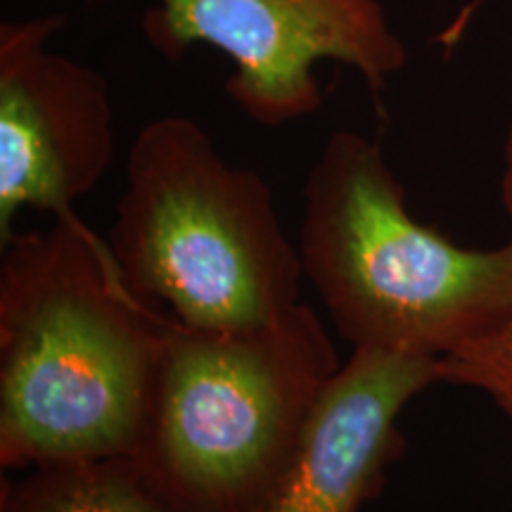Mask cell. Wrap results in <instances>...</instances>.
<instances>
[{
	"mask_svg": "<svg viewBox=\"0 0 512 512\" xmlns=\"http://www.w3.org/2000/svg\"><path fill=\"white\" fill-rule=\"evenodd\" d=\"M171 323L76 214L3 242L0 467L136 451Z\"/></svg>",
	"mask_w": 512,
	"mask_h": 512,
	"instance_id": "1",
	"label": "cell"
},
{
	"mask_svg": "<svg viewBox=\"0 0 512 512\" xmlns=\"http://www.w3.org/2000/svg\"><path fill=\"white\" fill-rule=\"evenodd\" d=\"M439 382L479 389L512 418V318L439 358Z\"/></svg>",
	"mask_w": 512,
	"mask_h": 512,
	"instance_id": "9",
	"label": "cell"
},
{
	"mask_svg": "<svg viewBox=\"0 0 512 512\" xmlns=\"http://www.w3.org/2000/svg\"><path fill=\"white\" fill-rule=\"evenodd\" d=\"M339 368L309 304L238 330L174 318L131 456L185 512H264Z\"/></svg>",
	"mask_w": 512,
	"mask_h": 512,
	"instance_id": "3",
	"label": "cell"
},
{
	"mask_svg": "<svg viewBox=\"0 0 512 512\" xmlns=\"http://www.w3.org/2000/svg\"><path fill=\"white\" fill-rule=\"evenodd\" d=\"M304 278L354 349L444 358L512 318V238L465 249L420 223L377 140L335 131L304 185Z\"/></svg>",
	"mask_w": 512,
	"mask_h": 512,
	"instance_id": "2",
	"label": "cell"
},
{
	"mask_svg": "<svg viewBox=\"0 0 512 512\" xmlns=\"http://www.w3.org/2000/svg\"><path fill=\"white\" fill-rule=\"evenodd\" d=\"M439 382V358L354 349L264 512H363L403 453L401 413Z\"/></svg>",
	"mask_w": 512,
	"mask_h": 512,
	"instance_id": "7",
	"label": "cell"
},
{
	"mask_svg": "<svg viewBox=\"0 0 512 512\" xmlns=\"http://www.w3.org/2000/svg\"><path fill=\"white\" fill-rule=\"evenodd\" d=\"M64 15L0 24V242L22 209L74 216L114 162L110 83L50 48Z\"/></svg>",
	"mask_w": 512,
	"mask_h": 512,
	"instance_id": "6",
	"label": "cell"
},
{
	"mask_svg": "<svg viewBox=\"0 0 512 512\" xmlns=\"http://www.w3.org/2000/svg\"><path fill=\"white\" fill-rule=\"evenodd\" d=\"M501 200L503 207L512 216V126L503 147V176H501Z\"/></svg>",
	"mask_w": 512,
	"mask_h": 512,
	"instance_id": "10",
	"label": "cell"
},
{
	"mask_svg": "<svg viewBox=\"0 0 512 512\" xmlns=\"http://www.w3.org/2000/svg\"><path fill=\"white\" fill-rule=\"evenodd\" d=\"M22 472L0 482V512H185L131 453Z\"/></svg>",
	"mask_w": 512,
	"mask_h": 512,
	"instance_id": "8",
	"label": "cell"
},
{
	"mask_svg": "<svg viewBox=\"0 0 512 512\" xmlns=\"http://www.w3.org/2000/svg\"><path fill=\"white\" fill-rule=\"evenodd\" d=\"M143 31L169 60L192 46L226 55L228 98L271 128L320 110V62L354 69L373 93L408 62L380 0H155Z\"/></svg>",
	"mask_w": 512,
	"mask_h": 512,
	"instance_id": "5",
	"label": "cell"
},
{
	"mask_svg": "<svg viewBox=\"0 0 512 512\" xmlns=\"http://www.w3.org/2000/svg\"><path fill=\"white\" fill-rule=\"evenodd\" d=\"M107 242L133 290L188 328H254L299 302L302 254L268 183L183 114L138 131Z\"/></svg>",
	"mask_w": 512,
	"mask_h": 512,
	"instance_id": "4",
	"label": "cell"
}]
</instances>
